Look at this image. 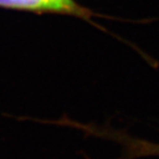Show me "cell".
<instances>
[{
	"label": "cell",
	"mask_w": 159,
	"mask_h": 159,
	"mask_svg": "<svg viewBox=\"0 0 159 159\" xmlns=\"http://www.w3.org/2000/svg\"><path fill=\"white\" fill-rule=\"evenodd\" d=\"M0 8L30 12L35 15H55L74 17L104 30L94 19L100 17L78 0H0Z\"/></svg>",
	"instance_id": "cell-1"
}]
</instances>
